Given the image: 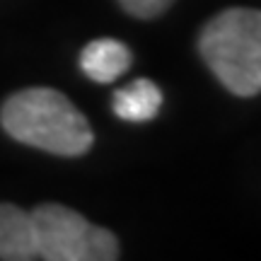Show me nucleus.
Returning <instances> with one entry per match:
<instances>
[{"instance_id": "nucleus-5", "label": "nucleus", "mask_w": 261, "mask_h": 261, "mask_svg": "<svg viewBox=\"0 0 261 261\" xmlns=\"http://www.w3.org/2000/svg\"><path fill=\"white\" fill-rule=\"evenodd\" d=\"M133 63L130 48L119 39H94L80 54V68L83 73L99 85H109L119 80Z\"/></svg>"}, {"instance_id": "nucleus-2", "label": "nucleus", "mask_w": 261, "mask_h": 261, "mask_svg": "<svg viewBox=\"0 0 261 261\" xmlns=\"http://www.w3.org/2000/svg\"><path fill=\"white\" fill-rule=\"evenodd\" d=\"M198 54L225 90L237 97L261 92V10L227 8L203 24Z\"/></svg>"}, {"instance_id": "nucleus-3", "label": "nucleus", "mask_w": 261, "mask_h": 261, "mask_svg": "<svg viewBox=\"0 0 261 261\" xmlns=\"http://www.w3.org/2000/svg\"><path fill=\"white\" fill-rule=\"evenodd\" d=\"M41 261H119V240L85 215L61 203H41L32 211Z\"/></svg>"}, {"instance_id": "nucleus-4", "label": "nucleus", "mask_w": 261, "mask_h": 261, "mask_svg": "<svg viewBox=\"0 0 261 261\" xmlns=\"http://www.w3.org/2000/svg\"><path fill=\"white\" fill-rule=\"evenodd\" d=\"M0 261H39L32 215L12 203H0Z\"/></svg>"}, {"instance_id": "nucleus-1", "label": "nucleus", "mask_w": 261, "mask_h": 261, "mask_svg": "<svg viewBox=\"0 0 261 261\" xmlns=\"http://www.w3.org/2000/svg\"><path fill=\"white\" fill-rule=\"evenodd\" d=\"M0 126L12 140L58 158H83L94 143L85 114L51 87H27L10 94L0 107Z\"/></svg>"}, {"instance_id": "nucleus-6", "label": "nucleus", "mask_w": 261, "mask_h": 261, "mask_svg": "<svg viewBox=\"0 0 261 261\" xmlns=\"http://www.w3.org/2000/svg\"><path fill=\"white\" fill-rule=\"evenodd\" d=\"M114 114L128 123L152 121L162 109V90L148 77H138L126 87H119L112 97Z\"/></svg>"}, {"instance_id": "nucleus-7", "label": "nucleus", "mask_w": 261, "mask_h": 261, "mask_svg": "<svg viewBox=\"0 0 261 261\" xmlns=\"http://www.w3.org/2000/svg\"><path fill=\"white\" fill-rule=\"evenodd\" d=\"M174 0H119L126 12L130 17H138V19H155L160 17L162 12H167L172 8Z\"/></svg>"}]
</instances>
